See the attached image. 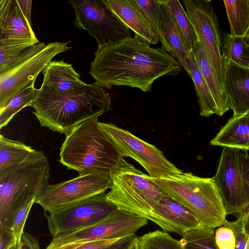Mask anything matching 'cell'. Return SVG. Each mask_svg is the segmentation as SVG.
<instances>
[{
    "mask_svg": "<svg viewBox=\"0 0 249 249\" xmlns=\"http://www.w3.org/2000/svg\"><path fill=\"white\" fill-rule=\"evenodd\" d=\"M181 69L163 47L153 48L134 36L98 45L89 73L104 88L125 86L148 92L156 79Z\"/></svg>",
    "mask_w": 249,
    "mask_h": 249,
    "instance_id": "cell-1",
    "label": "cell"
},
{
    "mask_svg": "<svg viewBox=\"0 0 249 249\" xmlns=\"http://www.w3.org/2000/svg\"><path fill=\"white\" fill-rule=\"evenodd\" d=\"M111 104L104 88L94 83L62 93L39 88L32 107L42 126L67 135L78 124L107 112Z\"/></svg>",
    "mask_w": 249,
    "mask_h": 249,
    "instance_id": "cell-2",
    "label": "cell"
},
{
    "mask_svg": "<svg viewBox=\"0 0 249 249\" xmlns=\"http://www.w3.org/2000/svg\"><path fill=\"white\" fill-rule=\"evenodd\" d=\"M60 162L79 175L111 177L122 158L118 149L92 118L77 125L66 136Z\"/></svg>",
    "mask_w": 249,
    "mask_h": 249,
    "instance_id": "cell-3",
    "label": "cell"
},
{
    "mask_svg": "<svg viewBox=\"0 0 249 249\" xmlns=\"http://www.w3.org/2000/svg\"><path fill=\"white\" fill-rule=\"evenodd\" d=\"M150 178L165 195L191 211L203 227L215 229L227 221L213 178H201L183 172L174 176Z\"/></svg>",
    "mask_w": 249,
    "mask_h": 249,
    "instance_id": "cell-4",
    "label": "cell"
},
{
    "mask_svg": "<svg viewBox=\"0 0 249 249\" xmlns=\"http://www.w3.org/2000/svg\"><path fill=\"white\" fill-rule=\"evenodd\" d=\"M49 170L47 158L34 150L22 162L0 173V223L12 227L15 213L48 187Z\"/></svg>",
    "mask_w": 249,
    "mask_h": 249,
    "instance_id": "cell-5",
    "label": "cell"
},
{
    "mask_svg": "<svg viewBox=\"0 0 249 249\" xmlns=\"http://www.w3.org/2000/svg\"><path fill=\"white\" fill-rule=\"evenodd\" d=\"M110 190L107 200L118 210L149 220L154 206L164 195L148 176L122 158L111 175Z\"/></svg>",
    "mask_w": 249,
    "mask_h": 249,
    "instance_id": "cell-6",
    "label": "cell"
},
{
    "mask_svg": "<svg viewBox=\"0 0 249 249\" xmlns=\"http://www.w3.org/2000/svg\"><path fill=\"white\" fill-rule=\"evenodd\" d=\"M213 178L227 215H238L249 207V155L247 152L223 147Z\"/></svg>",
    "mask_w": 249,
    "mask_h": 249,
    "instance_id": "cell-7",
    "label": "cell"
},
{
    "mask_svg": "<svg viewBox=\"0 0 249 249\" xmlns=\"http://www.w3.org/2000/svg\"><path fill=\"white\" fill-rule=\"evenodd\" d=\"M99 125L114 143L123 158L130 157L139 162L152 178L174 176L183 173L169 161L162 152L127 130L109 123Z\"/></svg>",
    "mask_w": 249,
    "mask_h": 249,
    "instance_id": "cell-8",
    "label": "cell"
},
{
    "mask_svg": "<svg viewBox=\"0 0 249 249\" xmlns=\"http://www.w3.org/2000/svg\"><path fill=\"white\" fill-rule=\"evenodd\" d=\"M74 26L87 30L98 45L132 37L130 29L111 11L104 0H74Z\"/></svg>",
    "mask_w": 249,
    "mask_h": 249,
    "instance_id": "cell-9",
    "label": "cell"
},
{
    "mask_svg": "<svg viewBox=\"0 0 249 249\" xmlns=\"http://www.w3.org/2000/svg\"><path fill=\"white\" fill-rule=\"evenodd\" d=\"M146 218L118 210L106 218L89 227L53 238L45 248L54 249L104 239H118L135 232L146 225Z\"/></svg>",
    "mask_w": 249,
    "mask_h": 249,
    "instance_id": "cell-10",
    "label": "cell"
},
{
    "mask_svg": "<svg viewBox=\"0 0 249 249\" xmlns=\"http://www.w3.org/2000/svg\"><path fill=\"white\" fill-rule=\"evenodd\" d=\"M69 42L48 43L19 62L8 71L0 74V110L26 87L35 84L37 75L57 54L71 47Z\"/></svg>",
    "mask_w": 249,
    "mask_h": 249,
    "instance_id": "cell-11",
    "label": "cell"
},
{
    "mask_svg": "<svg viewBox=\"0 0 249 249\" xmlns=\"http://www.w3.org/2000/svg\"><path fill=\"white\" fill-rule=\"evenodd\" d=\"M102 193L46 215L53 238L72 232L106 218L118 208Z\"/></svg>",
    "mask_w": 249,
    "mask_h": 249,
    "instance_id": "cell-12",
    "label": "cell"
},
{
    "mask_svg": "<svg viewBox=\"0 0 249 249\" xmlns=\"http://www.w3.org/2000/svg\"><path fill=\"white\" fill-rule=\"evenodd\" d=\"M111 185V177L79 175L71 179L49 184L35 203L41 206L45 212L51 213L105 193Z\"/></svg>",
    "mask_w": 249,
    "mask_h": 249,
    "instance_id": "cell-13",
    "label": "cell"
},
{
    "mask_svg": "<svg viewBox=\"0 0 249 249\" xmlns=\"http://www.w3.org/2000/svg\"><path fill=\"white\" fill-rule=\"evenodd\" d=\"M183 2L208 59L224 88L225 66L222 59V38L218 18L211 1L183 0Z\"/></svg>",
    "mask_w": 249,
    "mask_h": 249,
    "instance_id": "cell-14",
    "label": "cell"
},
{
    "mask_svg": "<svg viewBox=\"0 0 249 249\" xmlns=\"http://www.w3.org/2000/svg\"><path fill=\"white\" fill-rule=\"evenodd\" d=\"M149 220L165 232H174L181 236L188 231L203 227L191 211L165 194L154 206Z\"/></svg>",
    "mask_w": 249,
    "mask_h": 249,
    "instance_id": "cell-15",
    "label": "cell"
},
{
    "mask_svg": "<svg viewBox=\"0 0 249 249\" xmlns=\"http://www.w3.org/2000/svg\"><path fill=\"white\" fill-rule=\"evenodd\" d=\"M0 42L15 45L39 43L17 0H0Z\"/></svg>",
    "mask_w": 249,
    "mask_h": 249,
    "instance_id": "cell-16",
    "label": "cell"
},
{
    "mask_svg": "<svg viewBox=\"0 0 249 249\" xmlns=\"http://www.w3.org/2000/svg\"><path fill=\"white\" fill-rule=\"evenodd\" d=\"M111 11L134 33V36L149 45L157 44L159 38L132 0H104Z\"/></svg>",
    "mask_w": 249,
    "mask_h": 249,
    "instance_id": "cell-17",
    "label": "cell"
},
{
    "mask_svg": "<svg viewBox=\"0 0 249 249\" xmlns=\"http://www.w3.org/2000/svg\"><path fill=\"white\" fill-rule=\"evenodd\" d=\"M225 90L230 99L233 115L249 111V69L231 61L225 64Z\"/></svg>",
    "mask_w": 249,
    "mask_h": 249,
    "instance_id": "cell-18",
    "label": "cell"
},
{
    "mask_svg": "<svg viewBox=\"0 0 249 249\" xmlns=\"http://www.w3.org/2000/svg\"><path fill=\"white\" fill-rule=\"evenodd\" d=\"M42 72L44 78L40 89L47 91L58 93L71 92L86 84L72 64L63 60L52 61Z\"/></svg>",
    "mask_w": 249,
    "mask_h": 249,
    "instance_id": "cell-19",
    "label": "cell"
},
{
    "mask_svg": "<svg viewBox=\"0 0 249 249\" xmlns=\"http://www.w3.org/2000/svg\"><path fill=\"white\" fill-rule=\"evenodd\" d=\"M161 16V29L159 36L162 47L189 71L188 61L192 57L187 50L173 20L167 0H159Z\"/></svg>",
    "mask_w": 249,
    "mask_h": 249,
    "instance_id": "cell-20",
    "label": "cell"
},
{
    "mask_svg": "<svg viewBox=\"0 0 249 249\" xmlns=\"http://www.w3.org/2000/svg\"><path fill=\"white\" fill-rule=\"evenodd\" d=\"M212 145L249 151V115H233L210 141Z\"/></svg>",
    "mask_w": 249,
    "mask_h": 249,
    "instance_id": "cell-21",
    "label": "cell"
},
{
    "mask_svg": "<svg viewBox=\"0 0 249 249\" xmlns=\"http://www.w3.org/2000/svg\"><path fill=\"white\" fill-rule=\"evenodd\" d=\"M192 55L214 99L219 112V116H221L231 109V102L225 89L220 84L199 40L195 46Z\"/></svg>",
    "mask_w": 249,
    "mask_h": 249,
    "instance_id": "cell-22",
    "label": "cell"
},
{
    "mask_svg": "<svg viewBox=\"0 0 249 249\" xmlns=\"http://www.w3.org/2000/svg\"><path fill=\"white\" fill-rule=\"evenodd\" d=\"M222 53L225 66L227 62L231 61L249 69V36H233L224 34L222 39Z\"/></svg>",
    "mask_w": 249,
    "mask_h": 249,
    "instance_id": "cell-23",
    "label": "cell"
},
{
    "mask_svg": "<svg viewBox=\"0 0 249 249\" xmlns=\"http://www.w3.org/2000/svg\"><path fill=\"white\" fill-rule=\"evenodd\" d=\"M189 71L188 73L194 84L201 116L208 117L213 114L219 116V112L210 90L200 72L193 58L188 61Z\"/></svg>",
    "mask_w": 249,
    "mask_h": 249,
    "instance_id": "cell-24",
    "label": "cell"
},
{
    "mask_svg": "<svg viewBox=\"0 0 249 249\" xmlns=\"http://www.w3.org/2000/svg\"><path fill=\"white\" fill-rule=\"evenodd\" d=\"M34 151L21 142L0 135V173L22 162Z\"/></svg>",
    "mask_w": 249,
    "mask_h": 249,
    "instance_id": "cell-25",
    "label": "cell"
},
{
    "mask_svg": "<svg viewBox=\"0 0 249 249\" xmlns=\"http://www.w3.org/2000/svg\"><path fill=\"white\" fill-rule=\"evenodd\" d=\"M167 4L184 45L189 54L192 55L199 39L187 13L178 0H167Z\"/></svg>",
    "mask_w": 249,
    "mask_h": 249,
    "instance_id": "cell-26",
    "label": "cell"
},
{
    "mask_svg": "<svg viewBox=\"0 0 249 249\" xmlns=\"http://www.w3.org/2000/svg\"><path fill=\"white\" fill-rule=\"evenodd\" d=\"M44 42L35 45H14L0 42V74L15 67L23 59L46 46Z\"/></svg>",
    "mask_w": 249,
    "mask_h": 249,
    "instance_id": "cell-27",
    "label": "cell"
},
{
    "mask_svg": "<svg viewBox=\"0 0 249 249\" xmlns=\"http://www.w3.org/2000/svg\"><path fill=\"white\" fill-rule=\"evenodd\" d=\"M231 35L242 36L249 26V0H224Z\"/></svg>",
    "mask_w": 249,
    "mask_h": 249,
    "instance_id": "cell-28",
    "label": "cell"
},
{
    "mask_svg": "<svg viewBox=\"0 0 249 249\" xmlns=\"http://www.w3.org/2000/svg\"><path fill=\"white\" fill-rule=\"evenodd\" d=\"M37 89L31 85L16 94L7 105L0 110V128L5 126L21 109L32 107L36 97Z\"/></svg>",
    "mask_w": 249,
    "mask_h": 249,
    "instance_id": "cell-29",
    "label": "cell"
},
{
    "mask_svg": "<svg viewBox=\"0 0 249 249\" xmlns=\"http://www.w3.org/2000/svg\"><path fill=\"white\" fill-rule=\"evenodd\" d=\"M214 229L205 227L184 234L179 240L182 249H218L214 240Z\"/></svg>",
    "mask_w": 249,
    "mask_h": 249,
    "instance_id": "cell-30",
    "label": "cell"
},
{
    "mask_svg": "<svg viewBox=\"0 0 249 249\" xmlns=\"http://www.w3.org/2000/svg\"><path fill=\"white\" fill-rule=\"evenodd\" d=\"M138 241L139 249H182L179 240L159 230L138 237Z\"/></svg>",
    "mask_w": 249,
    "mask_h": 249,
    "instance_id": "cell-31",
    "label": "cell"
},
{
    "mask_svg": "<svg viewBox=\"0 0 249 249\" xmlns=\"http://www.w3.org/2000/svg\"><path fill=\"white\" fill-rule=\"evenodd\" d=\"M159 36L161 29V16L159 0H132Z\"/></svg>",
    "mask_w": 249,
    "mask_h": 249,
    "instance_id": "cell-32",
    "label": "cell"
},
{
    "mask_svg": "<svg viewBox=\"0 0 249 249\" xmlns=\"http://www.w3.org/2000/svg\"><path fill=\"white\" fill-rule=\"evenodd\" d=\"M224 225L232 230L236 242L235 249H245L249 235V208L237 215L233 221H227Z\"/></svg>",
    "mask_w": 249,
    "mask_h": 249,
    "instance_id": "cell-33",
    "label": "cell"
},
{
    "mask_svg": "<svg viewBox=\"0 0 249 249\" xmlns=\"http://www.w3.org/2000/svg\"><path fill=\"white\" fill-rule=\"evenodd\" d=\"M214 240L218 249H235L236 242L233 232L226 225L214 229Z\"/></svg>",
    "mask_w": 249,
    "mask_h": 249,
    "instance_id": "cell-34",
    "label": "cell"
},
{
    "mask_svg": "<svg viewBox=\"0 0 249 249\" xmlns=\"http://www.w3.org/2000/svg\"><path fill=\"white\" fill-rule=\"evenodd\" d=\"M35 201V200H33L26 203L14 214L12 228L14 231L17 241H20L24 233L23 230L26 221Z\"/></svg>",
    "mask_w": 249,
    "mask_h": 249,
    "instance_id": "cell-35",
    "label": "cell"
},
{
    "mask_svg": "<svg viewBox=\"0 0 249 249\" xmlns=\"http://www.w3.org/2000/svg\"><path fill=\"white\" fill-rule=\"evenodd\" d=\"M17 241L12 227L0 223V249H9Z\"/></svg>",
    "mask_w": 249,
    "mask_h": 249,
    "instance_id": "cell-36",
    "label": "cell"
},
{
    "mask_svg": "<svg viewBox=\"0 0 249 249\" xmlns=\"http://www.w3.org/2000/svg\"><path fill=\"white\" fill-rule=\"evenodd\" d=\"M118 239L100 240L81 244L66 245L54 249H102Z\"/></svg>",
    "mask_w": 249,
    "mask_h": 249,
    "instance_id": "cell-37",
    "label": "cell"
},
{
    "mask_svg": "<svg viewBox=\"0 0 249 249\" xmlns=\"http://www.w3.org/2000/svg\"><path fill=\"white\" fill-rule=\"evenodd\" d=\"M137 237L135 234L116 240L102 249H129Z\"/></svg>",
    "mask_w": 249,
    "mask_h": 249,
    "instance_id": "cell-38",
    "label": "cell"
},
{
    "mask_svg": "<svg viewBox=\"0 0 249 249\" xmlns=\"http://www.w3.org/2000/svg\"><path fill=\"white\" fill-rule=\"evenodd\" d=\"M39 246L38 242L35 238L24 232L20 240V249H37Z\"/></svg>",
    "mask_w": 249,
    "mask_h": 249,
    "instance_id": "cell-39",
    "label": "cell"
},
{
    "mask_svg": "<svg viewBox=\"0 0 249 249\" xmlns=\"http://www.w3.org/2000/svg\"><path fill=\"white\" fill-rule=\"evenodd\" d=\"M18 5L23 14L31 24V9L32 1L30 0H17Z\"/></svg>",
    "mask_w": 249,
    "mask_h": 249,
    "instance_id": "cell-40",
    "label": "cell"
},
{
    "mask_svg": "<svg viewBox=\"0 0 249 249\" xmlns=\"http://www.w3.org/2000/svg\"><path fill=\"white\" fill-rule=\"evenodd\" d=\"M129 249H139V246L138 241V237L136 238L135 241L134 242L132 246Z\"/></svg>",
    "mask_w": 249,
    "mask_h": 249,
    "instance_id": "cell-41",
    "label": "cell"
},
{
    "mask_svg": "<svg viewBox=\"0 0 249 249\" xmlns=\"http://www.w3.org/2000/svg\"><path fill=\"white\" fill-rule=\"evenodd\" d=\"M9 249H20V241H17Z\"/></svg>",
    "mask_w": 249,
    "mask_h": 249,
    "instance_id": "cell-42",
    "label": "cell"
},
{
    "mask_svg": "<svg viewBox=\"0 0 249 249\" xmlns=\"http://www.w3.org/2000/svg\"><path fill=\"white\" fill-rule=\"evenodd\" d=\"M245 249H249V235L248 240Z\"/></svg>",
    "mask_w": 249,
    "mask_h": 249,
    "instance_id": "cell-43",
    "label": "cell"
},
{
    "mask_svg": "<svg viewBox=\"0 0 249 249\" xmlns=\"http://www.w3.org/2000/svg\"><path fill=\"white\" fill-rule=\"evenodd\" d=\"M245 35H249V26L248 27V30L246 31V33Z\"/></svg>",
    "mask_w": 249,
    "mask_h": 249,
    "instance_id": "cell-44",
    "label": "cell"
},
{
    "mask_svg": "<svg viewBox=\"0 0 249 249\" xmlns=\"http://www.w3.org/2000/svg\"><path fill=\"white\" fill-rule=\"evenodd\" d=\"M248 115H249V111H248L247 112H246Z\"/></svg>",
    "mask_w": 249,
    "mask_h": 249,
    "instance_id": "cell-45",
    "label": "cell"
},
{
    "mask_svg": "<svg viewBox=\"0 0 249 249\" xmlns=\"http://www.w3.org/2000/svg\"><path fill=\"white\" fill-rule=\"evenodd\" d=\"M37 249H40L39 246L37 248Z\"/></svg>",
    "mask_w": 249,
    "mask_h": 249,
    "instance_id": "cell-46",
    "label": "cell"
},
{
    "mask_svg": "<svg viewBox=\"0 0 249 249\" xmlns=\"http://www.w3.org/2000/svg\"></svg>",
    "mask_w": 249,
    "mask_h": 249,
    "instance_id": "cell-47",
    "label": "cell"
}]
</instances>
